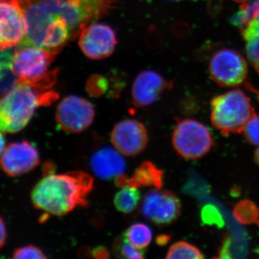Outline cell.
<instances>
[{
  "label": "cell",
  "mask_w": 259,
  "mask_h": 259,
  "mask_svg": "<svg viewBox=\"0 0 259 259\" xmlns=\"http://www.w3.org/2000/svg\"><path fill=\"white\" fill-rule=\"evenodd\" d=\"M110 140L114 148L122 156H136L147 146L148 131L140 121L125 119L114 126Z\"/></svg>",
  "instance_id": "obj_11"
},
{
  "label": "cell",
  "mask_w": 259,
  "mask_h": 259,
  "mask_svg": "<svg viewBox=\"0 0 259 259\" xmlns=\"http://www.w3.org/2000/svg\"><path fill=\"white\" fill-rule=\"evenodd\" d=\"M246 42L245 50L248 61L259 74V38Z\"/></svg>",
  "instance_id": "obj_27"
},
{
  "label": "cell",
  "mask_w": 259,
  "mask_h": 259,
  "mask_svg": "<svg viewBox=\"0 0 259 259\" xmlns=\"http://www.w3.org/2000/svg\"><path fill=\"white\" fill-rule=\"evenodd\" d=\"M95 117V110L91 102L76 95L64 97L56 108V123L69 134L86 131L93 123Z\"/></svg>",
  "instance_id": "obj_8"
},
{
  "label": "cell",
  "mask_w": 259,
  "mask_h": 259,
  "mask_svg": "<svg viewBox=\"0 0 259 259\" xmlns=\"http://www.w3.org/2000/svg\"><path fill=\"white\" fill-rule=\"evenodd\" d=\"M211 78L225 88L240 86L245 81L248 66L244 58L238 51L223 49L213 54L209 64Z\"/></svg>",
  "instance_id": "obj_7"
},
{
  "label": "cell",
  "mask_w": 259,
  "mask_h": 259,
  "mask_svg": "<svg viewBox=\"0 0 259 259\" xmlns=\"http://www.w3.org/2000/svg\"><path fill=\"white\" fill-rule=\"evenodd\" d=\"M113 252L117 258L125 259H142L146 253L144 249L137 248L130 243L124 233L114 242Z\"/></svg>",
  "instance_id": "obj_21"
},
{
  "label": "cell",
  "mask_w": 259,
  "mask_h": 259,
  "mask_svg": "<svg viewBox=\"0 0 259 259\" xmlns=\"http://www.w3.org/2000/svg\"><path fill=\"white\" fill-rule=\"evenodd\" d=\"M59 98L51 90H40L19 83L0 97V132L17 134L25 128L38 107L49 106Z\"/></svg>",
  "instance_id": "obj_3"
},
{
  "label": "cell",
  "mask_w": 259,
  "mask_h": 259,
  "mask_svg": "<svg viewBox=\"0 0 259 259\" xmlns=\"http://www.w3.org/2000/svg\"><path fill=\"white\" fill-rule=\"evenodd\" d=\"M171 86V83L168 82L156 71H142L133 84L132 98L135 106L145 107L152 105Z\"/></svg>",
  "instance_id": "obj_14"
},
{
  "label": "cell",
  "mask_w": 259,
  "mask_h": 259,
  "mask_svg": "<svg viewBox=\"0 0 259 259\" xmlns=\"http://www.w3.org/2000/svg\"><path fill=\"white\" fill-rule=\"evenodd\" d=\"M13 258L15 259H44L47 258V256L44 254L42 250L38 247L34 245H28L15 250Z\"/></svg>",
  "instance_id": "obj_24"
},
{
  "label": "cell",
  "mask_w": 259,
  "mask_h": 259,
  "mask_svg": "<svg viewBox=\"0 0 259 259\" xmlns=\"http://www.w3.org/2000/svg\"><path fill=\"white\" fill-rule=\"evenodd\" d=\"M141 199L139 188L127 186L122 187L114 197V205L119 212L129 214L137 208Z\"/></svg>",
  "instance_id": "obj_17"
},
{
  "label": "cell",
  "mask_w": 259,
  "mask_h": 259,
  "mask_svg": "<svg viewBox=\"0 0 259 259\" xmlns=\"http://www.w3.org/2000/svg\"><path fill=\"white\" fill-rule=\"evenodd\" d=\"M259 11V0H253L242 5L240 10L231 18V23L238 28H244L248 22Z\"/></svg>",
  "instance_id": "obj_22"
},
{
  "label": "cell",
  "mask_w": 259,
  "mask_h": 259,
  "mask_svg": "<svg viewBox=\"0 0 259 259\" xmlns=\"http://www.w3.org/2000/svg\"><path fill=\"white\" fill-rule=\"evenodd\" d=\"M166 1H170V2H179V1H181V0H166Z\"/></svg>",
  "instance_id": "obj_35"
},
{
  "label": "cell",
  "mask_w": 259,
  "mask_h": 259,
  "mask_svg": "<svg viewBox=\"0 0 259 259\" xmlns=\"http://www.w3.org/2000/svg\"><path fill=\"white\" fill-rule=\"evenodd\" d=\"M163 184V172L151 161H144L135 170L132 177H128V186L153 187L161 189Z\"/></svg>",
  "instance_id": "obj_16"
},
{
  "label": "cell",
  "mask_w": 259,
  "mask_h": 259,
  "mask_svg": "<svg viewBox=\"0 0 259 259\" xmlns=\"http://www.w3.org/2000/svg\"><path fill=\"white\" fill-rule=\"evenodd\" d=\"M172 144L175 151L187 159L203 157L213 146L212 136L203 124L191 119L177 121L172 135Z\"/></svg>",
  "instance_id": "obj_6"
},
{
  "label": "cell",
  "mask_w": 259,
  "mask_h": 259,
  "mask_svg": "<svg viewBox=\"0 0 259 259\" xmlns=\"http://www.w3.org/2000/svg\"><path fill=\"white\" fill-rule=\"evenodd\" d=\"M93 185L91 175L81 171L45 175L32 189V202L35 208L47 214L64 216L77 207L88 206Z\"/></svg>",
  "instance_id": "obj_2"
},
{
  "label": "cell",
  "mask_w": 259,
  "mask_h": 259,
  "mask_svg": "<svg viewBox=\"0 0 259 259\" xmlns=\"http://www.w3.org/2000/svg\"><path fill=\"white\" fill-rule=\"evenodd\" d=\"M12 54L0 53V97L9 93L16 85L18 79L12 71Z\"/></svg>",
  "instance_id": "obj_18"
},
{
  "label": "cell",
  "mask_w": 259,
  "mask_h": 259,
  "mask_svg": "<svg viewBox=\"0 0 259 259\" xmlns=\"http://www.w3.org/2000/svg\"><path fill=\"white\" fill-rule=\"evenodd\" d=\"M242 37L245 41L259 38V11L253 18L241 29Z\"/></svg>",
  "instance_id": "obj_25"
},
{
  "label": "cell",
  "mask_w": 259,
  "mask_h": 259,
  "mask_svg": "<svg viewBox=\"0 0 259 259\" xmlns=\"http://www.w3.org/2000/svg\"><path fill=\"white\" fill-rule=\"evenodd\" d=\"M40 161V153L35 146L23 141L12 143L5 148L0 166L7 175L17 177L32 171Z\"/></svg>",
  "instance_id": "obj_12"
},
{
  "label": "cell",
  "mask_w": 259,
  "mask_h": 259,
  "mask_svg": "<svg viewBox=\"0 0 259 259\" xmlns=\"http://www.w3.org/2000/svg\"><path fill=\"white\" fill-rule=\"evenodd\" d=\"M182 204L180 198L170 191L153 188L145 195L141 212L150 222L157 226L175 223L180 216Z\"/></svg>",
  "instance_id": "obj_9"
},
{
  "label": "cell",
  "mask_w": 259,
  "mask_h": 259,
  "mask_svg": "<svg viewBox=\"0 0 259 259\" xmlns=\"http://www.w3.org/2000/svg\"><path fill=\"white\" fill-rule=\"evenodd\" d=\"M243 133L248 144L259 146V116H253L247 122Z\"/></svg>",
  "instance_id": "obj_23"
},
{
  "label": "cell",
  "mask_w": 259,
  "mask_h": 259,
  "mask_svg": "<svg viewBox=\"0 0 259 259\" xmlns=\"http://www.w3.org/2000/svg\"><path fill=\"white\" fill-rule=\"evenodd\" d=\"M107 89V81L102 76H93L87 83V90L91 96H101L106 92Z\"/></svg>",
  "instance_id": "obj_26"
},
{
  "label": "cell",
  "mask_w": 259,
  "mask_h": 259,
  "mask_svg": "<svg viewBox=\"0 0 259 259\" xmlns=\"http://www.w3.org/2000/svg\"><path fill=\"white\" fill-rule=\"evenodd\" d=\"M81 255H85V257H93L96 259H107L110 258V251L106 247L100 246L95 248H86L81 250Z\"/></svg>",
  "instance_id": "obj_28"
},
{
  "label": "cell",
  "mask_w": 259,
  "mask_h": 259,
  "mask_svg": "<svg viewBox=\"0 0 259 259\" xmlns=\"http://www.w3.org/2000/svg\"><path fill=\"white\" fill-rule=\"evenodd\" d=\"M79 37L80 49L85 56L93 60H101L111 56L117 44L115 31L105 24H90Z\"/></svg>",
  "instance_id": "obj_10"
},
{
  "label": "cell",
  "mask_w": 259,
  "mask_h": 259,
  "mask_svg": "<svg viewBox=\"0 0 259 259\" xmlns=\"http://www.w3.org/2000/svg\"><path fill=\"white\" fill-rule=\"evenodd\" d=\"M7 239V229L4 221L0 217V249L4 246Z\"/></svg>",
  "instance_id": "obj_29"
},
{
  "label": "cell",
  "mask_w": 259,
  "mask_h": 259,
  "mask_svg": "<svg viewBox=\"0 0 259 259\" xmlns=\"http://www.w3.org/2000/svg\"><path fill=\"white\" fill-rule=\"evenodd\" d=\"M57 54L36 46L20 44L12 56V71L18 83L51 90L57 80L58 70L49 69Z\"/></svg>",
  "instance_id": "obj_4"
},
{
  "label": "cell",
  "mask_w": 259,
  "mask_h": 259,
  "mask_svg": "<svg viewBox=\"0 0 259 259\" xmlns=\"http://www.w3.org/2000/svg\"><path fill=\"white\" fill-rule=\"evenodd\" d=\"M27 32L21 10L12 0H0V51L21 44Z\"/></svg>",
  "instance_id": "obj_13"
},
{
  "label": "cell",
  "mask_w": 259,
  "mask_h": 259,
  "mask_svg": "<svg viewBox=\"0 0 259 259\" xmlns=\"http://www.w3.org/2000/svg\"><path fill=\"white\" fill-rule=\"evenodd\" d=\"M5 139L4 136H3V133L0 132V156L3 154V151H4L5 148Z\"/></svg>",
  "instance_id": "obj_32"
},
{
  "label": "cell",
  "mask_w": 259,
  "mask_h": 259,
  "mask_svg": "<svg viewBox=\"0 0 259 259\" xmlns=\"http://www.w3.org/2000/svg\"><path fill=\"white\" fill-rule=\"evenodd\" d=\"M92 170L97 177L102 180H115L125 174V159L117 150L105 147L98 150L90 160Z\"/></svg>",
  "instance_id": "obj_15"
},
{
  "label": "cell",
  "mask_w": 259,
  "mask_h": 259,
  "mask_svg": "<svg viewBox=\"0 0 259 259\" xmlns=\"http://www.w3.org/2000/svg\"><path fill=\"white\" fill-rule=\"evenodd\" d=\"M233 1L236 2V3H245L247 2L250 1V0H233Z\"/></svg>",
  "instance_id": "obj_34"
},
{
  "label": "cell",
  "mask_w": 259,
  "mask_h": 259,
  "mask_svg": "<svg viewBox=\"0 0 259 259\" xmlns=\"http://www.w3.org/2000/svg\"><path fill=\"white\" fill-rule=\"evenodd\" d=\"M254 158L255 162H256V163H258V165L259 166V146L258 148H257L256 151H255Z\"/></svg>",
  "instance_id": "obj_33"
},
{
  "label": "cell",
  "mask_w": 259,
  "mask_h": 259,
  "mask_svg": "<svg viewBox=\"0 0 259 259\" xmlns=\"http://www.w3.org/2000/svg\"><path fill=\"white\" fill-rule=\"evenodd\" d=\"M21 10L27 32L21 44L56 53L94 20L111 10L114 0H12ZM20 45V44H19Z\"/></svg>",
  "instance_id": "obj_1"
},
{
  "label": "cell",
  "mask_w": 259,
  "mask_h": 259,
  "mask_svg": "<svg viewBox=\"0 0 259 259\" xmlns=\"http://www.w3.org/2000/svg\"><path fill=\"white\" fill-rule=\"evenodd\" d=\"M201 250L195 245L186 241H178L171 245L167 251L166 258L200 259L203 258Z\"/></svg>",
  "instance_id": "obj_20"
},
{
  "label": "cell",
  "mask_w": 259,
  "mask_h": 259,
  "mask_svg": "<svg viewBox=\"0 0 259 259\" xmlns=\"http://www.w3.org/2000/svg\"><path fill=\"white\" fill-rule=\"evenodd\" d=\"M168 241H169V236H166V235H161L156 238V243L159 245H166Z\"/></svg>",
  "instance_id": "obj_31"
},
{
  "label": "cell",
  "mask_w": 259,
  "mask_h": 259,
  "mask_svg": "<svg viewBox=\"0 0 259 259\" xmlns=\"http://www.w3.org/2000/svg\"><path fill=\"white\" fill-rule=\"evenodd\" d=\"M211 107V122L224 136L243 132L247 122L256 115L249 97L239 90L214 97Z\"/></svg>",
  "instance_id": "obj_5"
},
{
  "label": "cell",
  "mask_w": 259,
  "mask_h": 259,
  "mask_svg": "<svg viewBox=\"0 0 259 259\" xmlns=\"http://www.w3.org/2000/svg\"><path fill=\"white\" fill-rule=\"evenodd\" d=\"M42 170H44L45 175L55 173L56 165L53 161H47L42 166Z\"/></svg>",
  "instance_id": "obj_30"
},
{
  "label": "cell",
  "mask_w": 259,
  "mask_h": 259,
  "mask_svg": "<svg viewBox=\"0 0 259 259\" xmlns=\"http://www.w3.org/2000/svg\"><path fill=\"white\" fill-rule=\"evenodd\" d=\"M124 235L130 243L141 249L147 248L153 238L151 228L142 223L133 224L126 230Z\"/></svg>",
  "instance_id": "obj_19"
}]
</instances>
